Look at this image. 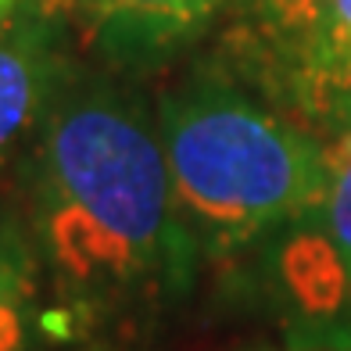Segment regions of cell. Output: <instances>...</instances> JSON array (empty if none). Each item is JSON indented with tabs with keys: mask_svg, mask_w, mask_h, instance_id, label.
Here are the masks:
<instances>
[{
	"mask_svg": "<svg viewBox=\"0 0 351 351\" xmlns=\"http://www.w3.org/2000/svg\"><path fill=\"white\" fill-rule=\"evenodd\" d=\"M22 4V0H0V25H4L8 19H11V14H14V8H19Z\"/></svg>",
	"mask_w": 351,
	"mask_h": 351,
	"instance_id": "30bf717a",
	"label": "cell"
},
{
	"mask_svg": "<svg viewBox=\"0 0 351 351\" xmlns=\"http://www.w3.org/2000/svg\"><path fill=\"white\" fill-rule=\"evenodd\" d=\"M333 4V19H337V25L344 29V36L351 43V0H330Z\"/></svg>",
	"mask_w": 351,
	"mask_h": 351,
	"instance_id": "9c48e42d",
	"label": "cell"
},
{
	"mask_svg": "<svg viewBox=\"0 0 351 351\" xmlns=\"http://www.w3.org/2000/svg\"><path fill=\"white\" fill-rule=\"evenodd\" d=\"M158 136L197 247H244L308 219L326 194V147L226 83L197 79L165 93Z\"/></svg>",
	"mask_w": 351,
	"mask_h": 351,
	"instance_id": "7a4b0ae2",
	"label": "cell"
},
{
	"mask_svg": "<svg viewBox=\"0 0 351 351\" xmlns=\"http://www.w3.org/2000/svg\"><path fill=\"white\" fill-rule=\"evenodd\" d=\"M326 194L308 215L319 226L315 247L291 265L298 291L312 305H333L341 291L351 287V133L326 151Z\"/></svg>",
	"mask_w": 351,
	"mask_h": 351,
	"instance_id": "277c9868",
	"label": "cell"
},
{
	"mask_svg": "<svg viewBox=\"0 0 351 351\" xmlns=\"http://www.w3.org/2000/svg\"><path fill=\"white\" fill-rule=\"evenodd\" d=\"M287 351H351V333H337V337H315V341H301Z\"/></svg>",
	"mask_w": 351,
	"mask_h": 351,
	"instance_id": "ba28073f",
	"label": "cell"
},
{
	"mask_svg": "<svg viewBox=\"0 0 351 351\" xmlns=\"http://www.w3.org/2000/svg\"><path fill=\"white\" fill-rule=\"evenodd\" d=\"M58 4H65V8H69V4H72V0H58Z\"/></svg>",
	"mask_w": 351,
	"mask_h": 351,
	"instance_id": "8fae6325",
	"label": "cell"
},
{
	"mask_svg": "<svg viewBox=\"0 0 351 351\" xmlns=\"http://www.w3.org/2000/svg\"><path fill=\"white\" fill-rule=\"evenodd\" d=\"M61 79L58 54L40 25L11 19L0 25V165L40 130Z\"/></svg>",
	"mask_w": 351,
	"mask_h": 351,
	"instance_id": "3957f363",
	"label": "cell"
},
{
	"mask_svg": "<svg viewBox=\"0 0 351 351\" xmlns=\"http://www.w3.org/2000/svg\"><path fill=\"white\" fill-rule=\"evenodd\" d=\"M36 133L29 230L58 291L97 312L183 291L201 247L143 104L101 79H61Z\"/></svg>",
	"mask_w": 351,
	"mask_h": 351,
	"instance_id": "6da1fadb",
	"label": "cell"
},
{
	"mask_svg": "<svg viewBox=\"0 0 351 351\" xmlns=\"http://www.w3.org/2000/svg\"><path fill=\"white\" fill-rule=\"evenodd\" d=\"M222 0H72L83 8L104 47L119 54H154L190 36L212 19Z\"/></svg>",
	"mask_w": 351,
	"mask_h": 351,
	"instance_id": "5b68a950",
	"label": "cell"
},
{
	"mask_svg": "<svg viewBox=\"0 0 351 351\" xmlns=\"http://www.w3.org/2000/svg\"><path fill=\"white\" fill-rule=\"evenodd\" d=\"M40 269L33 230L0 204V351L40 348Z\"/></svg>",
	"mask_w": 351,
	"mask_h": 351,
	"instance_id": "8992f818",
	"label": "cell"
},
{
	"mask_svg": "<svg viewBox=\"0 0 351 351\" xmlns=\"http://www.w3.org/2000/svg\"><path fill=\"white\" fill-rule=\"evenodd\" d=\"M258 4L287 29H319L333 19L330 0H258Z\"/></svg>",
	"mask_w": 351,
	"mask_h": 351,
	"instance_id": "52a82bcc",
	"label": "cell"
}]
</instances>
